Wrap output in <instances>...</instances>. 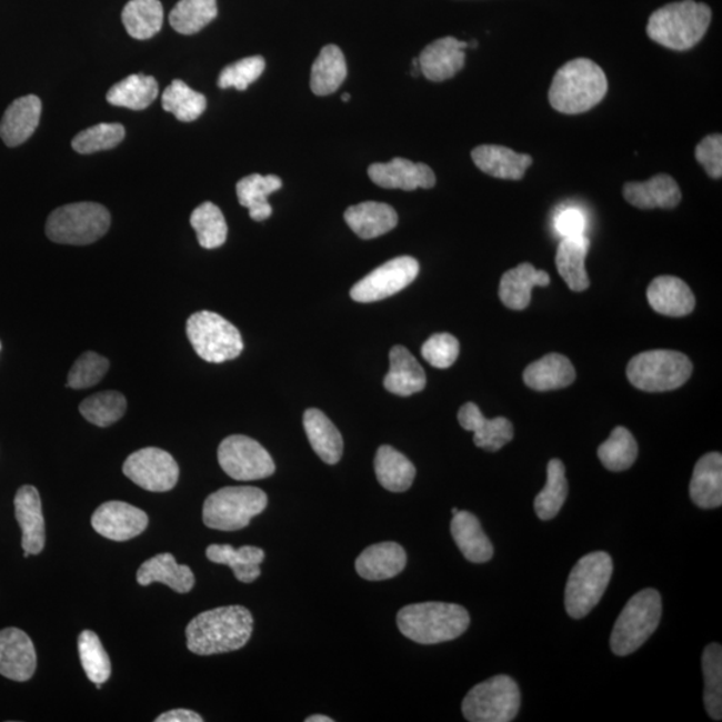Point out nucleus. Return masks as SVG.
<instances>
[{
	"label": "nucleus",
	"mask_w": 722,
	"mask_h": 722,
	"mask_svg": "<svg viewBox=\"0 0 722 722\" xmlns=\"http://www.w3.org/2000/svg\"><path fill=\"white\" fill-rule=\"evenodd\" d=\"M605 71L588 58H575L555 72L549 91L551 107L562 114L592 110L608 93Z\"/></svg>",
	"instance_id": "obj_2"
},
{
	"label": "nucleus",
	"mask_w": 722,
	"mask_h": 722,
	"mask_svg": "<svg viewBox=\"0 0 722 722\" xmlns=\"http://www.w3.org/2000/svg\"><path fill=\"white\" fill-rule=\"evenodd\" d=\"M661 615L662 601L658 590L645 589L632 596L610 636L613 653L625 658L639 650L658 630Z\"/></svg>",
	"instance_id": "obj_6"
},
{
	"label": "nucleus",
	"mask_w": 722,
	"mask_h": 722,
	"mask_svg": "<svg viewBox=\"0 0 722 722\" xmlns=\"http://www.w3.org/2000/svg\"><path fill=\"white\" fill-rule=\"evenodd\" d=\"M692 361L684 353L654 350L636 354L628 364V379L635 389L665 392L680 389L692 377Z\"/></svg>",
	"instance_id": "obj_8"
},
{
	"label": "nucleus",
	"mask_w": 722,
	"mask_h": 722,
	"mask_svg": "<svg viewBox=\"0 0 722 722\" xmlns=\"http://www.w3.org/2000/svg\"><path fill=\"white\" fill-rule=\"evenodd\" d=\"M523 380L531 390L540 392L561 390L574 383L575 370L563 354L549 353L524 370Z\"/></svg>",
	"instance_id": "obj_30"
},
{
	"label": "nucleus",
	"mask_w": 722,
	"mask_h": 722,
	"mask_svg": "<svg viewBox=\"0 0 722 722\" xmlns=\"http://www.w3.org/2000/svg\"><path fill=\"white\" fill-rule=\"evenodd\" d=\"M698 160L705 172L714 180L722 176V136L711 134L704 138L694 150Z\"/></svg>",
	"instance_id": "obj_53"
},
{
	"label": "nucleus",
	"mask_w": 722,
	"mask_h": 722,
	"mask_svg": "<svg viewBox=\"0 0 722 722\" xmlns=\"http://www.w3.org/2000/svg\"><path fill=\"white\" fill-rule=\"evenodd\" d=\"M187 334L199 357L209 363L239 358L244 343L238 328L220 314L201 311L188 319Z\"/></svg>",
	"instance_id": "obj_11"
},
{
	"label": "nucleus",
	"mask_w": 722,
	"mask_h": 722,
	"mask_svg": "<svg viewBox=\"0 0 722 722\" xmlns=\"http://www.w3.org/2000/svg\"><path fill=\"white\" fill-rule=\"evenodd\" d=\"M305 722H333V720L331 718H327V715L314 714L311 715V718H308Z\"/></svg>",
	"instance_id": "obj_56"
},
{
	"label": "nucleus",
	"mask_w": 722,
	"mask_h": 722,
	"mask_svg": "<svg viewBox=\"0 0 722 722\" xmlns=\"http://www.w3.org/2000/svg\"><path fill=\"white\" fill-rule=\"evenodd\" d=\"M419 269L418 260L410 255L390 260L354 284L351 298L358 303H375L393 297L418 278Z\"/></svg>",
	"instance_id": "obj_13"
},
{
	"label": "nucleus",
	"mask_w": 722,
	"mask_h": 722,
	"mask_svg": "<svg viewBox=\"0 0 722 722\" xmlns=\"http://www.w3.org/2000/svg\"><path fill=\"white\" fill-rule=\"evenodd\" d=\"M37 669V652L30 636L17 628L0 630V674L12 681H29Z\"/></svg>",
	"instance_id": "obj_16"
},
{
	"label": "nucleus",
	"mask_w": 722,
	"mask_h": 722,
	"mask_svg": "<svg viewBox=\"0 0 722 722\" xmlns=\"http://www.w3.org/2000/svg\"><path fill=\"white\" fill-rule=\"evenodd\" d=\"M469 46L454 37L437 39L420 52V72L431 82L451 80L463 69Z\"/></svg>",
	"instance_id": "obj_17"
},
{
	"label": "nucleus",
	"mask_w": 722,
	"mask_h": 722,
	"mask_svg": "<svg viewBox=\"0 0 722 722\" xmlns=\"http://www.w3.org/2000/svg\"><path fill=\"white\" fill-rule=\"evenodd\" d=\"M407 554L395 542L372 544L358 556V574L367 581H385L397 576L404 570Z\"/></svg>",
	"instance_id": "obj_26"
},
{
	"label": "nucleus",
	"mask_w": 722,
	"mask_h": 722,
	"mask_svg": "<svg viewBox=\"0 0 722 722\" xmlns=\"http://www.w3.org/2000/svg\"><path fill=\"white\" fill-rule=\"evenodd\" d=\"M369 176L380 188L402 189L405 192H412L418 188L431 189L437 183L435 173L429 166L400 159V157L389 163H372Z\"/></svg>",
	"instance_id": "obj_18"
},
{
	"label": "nucleus",
	"mask_w": 722,
	"mask_h": 722,
	"mask_svg": "<svg viewBox=\"0 0 722 722\" xmlns=\"http://www.w3.org/2000/svg\"><path fill=\"white\" fill-rule=\"evenodd\" d=\"M281 188L282 181L278 176L251 174L240 180L235 190H238L239 202L249 209L251 219L265 221L273 212L268 195L278 192Z\"/></svg>",
	"instance_id": "obj_36"
},
{
	"label": "nucleus",
	"mask_w": 722,
	"mask_h": 722,
	"mask_svg": "<svg viewBox=\"0 0 722 722\" xmlns=\"http://www.w3.org/2000/svg\"><path fill=\"white\" fill-rule=\"evenodd\" d=\"M42 102L37 96L18 98L0 121V138L9 148H17L36 133L41 121Z\"/></svg>",
	"instance_id": "obj_22"
},
{
	"label": "nucleus",
	"mask_w": 722,
	"mask_h": 722,
	"mask_svg": "<svg viewBox=\"0 0 722 722\" xmlns=\"http://www.w3.org/2000/svg\"><path fill=\"white\" fill-rule=\"evenodd\" d=\"M219 463L235 481H260L274 474L275 465L269 452L252 438L232 435L219 448Z\"/></svg>",
	"instance_id": "obj_12"
},
{
	"label": "nucleus",
	"mask_w": 722,
	"mask_h": 722,
	"mask_svg": "<svg viewBox=\"0 0 722 722\" xmlns=\"http://www.w3.org/2000/svg\"><path fill=\"white\" fill-rule=\"evenodd\" d=\"M639 457V444H636L632 432L625 427H615L606 442L599 448V458L605 469L620 472L632 468Z\"/></svg>",
	"instance_id": "obj_45"
},
{
	"label": "nucleus",
	"mask_w": 722,
	"mask_h": 722,
	"mask_svg": "<svg viewBox=\"0 0 722 722\" xmlns=\"http://www.w3.org/2000/svg\"><path fill=\"white\" fill-rule=\"evenodd\" d=\"M344 220L360 239L380 238L398 225L395 209L383 202L367 201L348 208Z\"/></svg>",
	"instance_id": "obj_27"
},
{
	"label": "nucleus",
	"mask_w": 722,
	"mask_h": 722,
	"mask_svg": "<svg viewBox=\"0 0 722 722\" xmlns=\"http://www.w3.org/2000/svg\"><path fill=\"white\" fill-rule=\"evenodd\" d=\"M348 74L345 57L338 46L328 44L320 51L311 71V89L319 97L333 94Z\"/></svg>",
	"instance_id": "obj_37"
},
{
	"label": "nucleus",
	"mask_w": 722,
	"mask_h": 722,
	"mask_svg": "<svg viewBox=\"0 0 722 722\" xmlns=\"http://www.w3.org/2000/svg\"><path fill=\"white\" fill-rule=\"evenodd\" d=\"M109 367V360L101 354L93 351L83 353L69 372L68 387L74 390L90 389L101 382Z\"/></svg>",
	"instance_id": "obj_50"
},
{
	"label": "nucleus",
	"mask_w": 722,
	"mask_h": 722,
	"mask_svg": "<svg viewBox=\"0 0 722 722\" xmlns=\"http://www.w3.org/2000/svg\"><path fill=\"white\" fill-rule=\"evenodd\" d=\"M702 672H704V702L709 715L715 721L722 719V648L711 643L702 653Z\"/></svg>",
	"instance_id": "obj_46"
},
{
	"label": "nucleus",
	"mask_w": 722,
	"mask_h": 722,
	"mask_svg": "<svg viewBox=\"0 0 722 722\" xmlns=\"http://www.w3.org/2000/svg\"><path fill=\"white\" fill-rule=\"evenodd\" d=\"M265 70V59L262 57H249L227 66L219 77V88H234L244 91L249 84L259 80Z\"/></svg>",
	"instance_id": "obj_51"
},
{
	"label": "nucleus",
	"mask_w": 722,
	"mask_h": 722,
	"mask_svg": "<svg viewBox=\"0 0 722 722\" xmlns=\"http://www.w3.org/2000/svg\"><path fill=\"white\" fill-rule=\"evenodd\" d=\"M217 0H180L170 12V26L182 36H193L214 21Z\"/></svg>",
	"instance_id": "obj_42"
},
{
	"label": "nucleus",
	"mask_w": 722,
	"mask_h": 722,
	"mask_svg": "<svg viewBox=\"0 0 722 722\" xmlns=\"http://www.w3.org/2000/svg\"><path fill=\"white\" fill-rule=\"evenodd\" d=\"M252 632L253 616L247 608H217L189 622L187 646L199 655L234 652L247 645Z\"/></svg>",
	"instance_id": "obj_1"
},
{
	"label": "nucleus",
	"mask_w": 722,
	"mask_h": 722,
	"mask_svg": "<svg viewBox=\"0 0 722 722\" xmlns=\"http://www.w3.org/2000/svg\"><path fill=\"white\" fill-rule=\"evenodd\" d=\"M427 378L423 367L402 345L390 352V371L384 378L385 390L398 397H411L425 389Z\"/></svg>",
	"instance_id": "obj_28"
},
{
	"label": "nucleus",
	"mask_w": 722,
	"mask_h": 722,
	"mask_svg": "<svg viewBox=\"0 0 722 722\" xmlns=\"http://www.w3.org/2000/svg\"><path fill=\"white\" fill-rule=\"evenodd\" d=\"M127 398L121 392L104 391L84 399L80 404L82 417L97 427H109L127 412Z\"/></svg>",
	"instance_id": "obj_47"
},
{
	"label": "nucleus",
	"mask_w": 722,
	"mask_h": 722,
	"mask_svg": "<svg viewBox=\"0 0 722 722\" xmlns=\"http://www.w3.org/2000/svg\"><path fill=\"white\" fill-rule=\"evenodd\" d=\"M137 581L141 586L161 582L177 593H189L194 586V574L187 564H179L172 554L163 553L150 558L137 571Z\"/></svg>",
	"instance_id": "obj_29"
},
{
	"label": "nucleus",
	"mask_w": 722,
	"mask_h": 722,
	"mask_svg": "<svg viewBox=\"0 0 722 722\" xmlns=\"http://www.w3.org/2000/svg\"><path fill=\"white\" fill-rule=\"evenodd\" d=\"M207 556L209 561L231 568L240 582L251 583L261 574L265 551L255 546L234 549L231 544H210Z\"/></svg>",
	"instance_id": "obj_35"
},
{
	"label": "nucleus",
	"mask_w": 722,
	"mask_h": 722,
	"mask_svg": "<svg viewBox=\"0 0 722 722\" xmlns=\"http://www.w3.org/2000/svg\"><path fill=\"white\" fill-rule=\"evenodd\" d=\"M375 472L380 484L391 492L409 490L417 477V469L402 452L382 445L375 457Z\"/></svg>",
	"instance_id": "obj_38"
},
{
	"label": "nucleus",
	"mask_w": 722,
	"mask_h": 722,
	"mask_svg": "<svg viewBox=\"0 0 722 722\" xmlns=\"http://www.w3.org/2000/svg\"><path fill=\"white\" fill-rule=\"evenodd\" d=\"M341 100H343V102L350 101L351 100V94L344 93L343 97H341Z\"/></svg>",
	"instance_id": "obj_57"
},
{
	"label": "nucleus",
	"mask_w": 722,
	"mask_h": 722,
	"mask_svg": "<svg viewBox=\"0 0 722 722\" xmlns=\"http://www.w3.org/2000/svg\"><path fill=\"white\" fill-rule=\"evenodd\" d=\"M623 197L639 209H672L682 199L679 183L669 174H658L645 182H628L623 187Z\"/></svg>",
	"instance_id": "obj_25"
},
{
	"label": "nucleus",
	"mask_w": 722,
	"mask_h": 722,
	"mask_svg": "<svg viewBox=\"0 0 722 722\" xmlns=\"http://www.w3.org/2000/svg\"><path fill=\"white\" fill-rule=\"evenodd\" d=\"M91 524L98 534L108 540L123 542L141 535L148 529L149 518L134 505L111 501L96 510Z\"/></svg>",
	"instance_id": "obj_15"
},
{
	"label": "nucleus",
	"mask_w": 722,
	"mask_h": 722,
	"mask_svg": "<svg viewBox=\"0 0 722 722\" xmlns=\"http://www.w3.org/2000/svg\"><path fill=\"white\" fill-rule=\"evenodd\" d=\"M472 161L483 173L495 179L520 181L533 166V157L514 152L501 144H481L472 150Z\"/></svg>",
	"instance_id": "obj_21"
},
{
	"label": "nucleus",
	"mask_w": 722,
	"mask_h": 722,
	"mask_svg": "<svg viewBox=\"0 0 722 722\" xmlns=\"http://www.w3.org/2000/svg\"><path fill=\"white\" fill-rule=\"evenodd\" d=\"M267 505L268 497L258 488H224L207 498L202 520L209 529L238 531L247 528L252 518L260 515Z\"/></svg>",
	"instance_id": "obj_9"
},
{
	"label": "nucleus",
	"mask_w": 722,
	"mask_h": 722,
	"mask_svg": "<svg viewBox=\"0 0 722 722\" xmlns=\"http://www.w3.org/2000/svg\"><path fill=\"white\" fill-rule=\"evenodd\" d=\"M81 664L88 679L94 684H104L110 679L111 664L100 636L91 630H84L78 639Z\"/></svg>",
	"instance_id": "obj_48"
},
{
	"label": "nucleus",
	"mask_w": 722,
	"mask_h": 722,
	"mask_svg": "<svg viewBox=\"0 0 722 722\" xmlns=\"http://www.w3.org/2000/svg\"><path fill=\"white\" fill-rule=\"evenodd\" d=\"M554 228L562 239L583 235L588 228L586 214L574 207L563 208L555 215Z\"/></svg>",
	"instance_id": "obj_54"
},
{
	"label": "nucleus",
	"mask_w": 722,
	"mask_h": 722,
	"mask_svg": "<svg viewBox=\"0 0 722 722\" xmlns=\"http://www.w3.org/2000/svg\"><path fill=\"white\" fill-rule=\"evenodd\" d=\"M162 108L181 122H193L205 111L207 98L190 89L185 82L174 80L163 91Z\"/></svg>",
	"instance_id": "obj_44"
},
{
	"label": "nucleus",
	"mask_w": 722,
	"mask_h": 722,
	"mask_svg": "<svg viewBox=\"0 0 722 722\" xmlns=\"http://www.w3.org/2000/svg\"><path fill=\"white\" fill-rule=\"evenodd\" d=\"M712 21V10L694 0L669 3L649 18L648 37L653 42L674 51L694 48L706 34Z\"/></svg>",
	"instance_id": "obj_4"
},
{
	"label": "nucleus",
	"mask_w": 722,
	"mask_h": 722,
	"mask_svg": "<svg viewBox=\"0 0 722 722\" xmlns=\"http://www.w3.org/2000/svg\"><path fill=\"white\" fill-rule=\"evenodd\" d=\"M159 97V83L156 78L133 74L124 78L108 91L107 100L118 108L144 110Z\"/></svg>",
	"instance_id": "obj_39"
},
{
	"label": "nucleus",
	"mask_w": 722,
	"mask_h": 722,
	"mask_svg": "<svg viewBox=\"0 0 722 722\" xmlns=\"http://www.w3.org/2000/svg\"><path fill=\"white\" fill-rule=\"evenodd\" d=\"M521 708V692L509 675H495L475 685L462 704L464 719L470 722H510Z\"/></svg>",
	"instance_id": "obj_10"
},
{
	"label": "nucleus",
	"mask_w": 722,
	"mask_h": 722,
	"mask_svg": "<svg viewBox=\"0 0 722 722\" xmlns=\"http://www.w3.org/2000/svg\"><path fill=\"white\" fill-rule=\"evenodd\" d=\"M123 140L124 128L121 123H98L78 133L71 144L77 153L93 154L114 149Z\"/></svg>",
	"instance_id": "obj_49"
},
{
	"label": "nucleus",
	"mask_w": 722,
	"mask_h": 722,
	"mask_svg": "<svg viewBox=\"0 0 722 722\" xmlns=\"http://www.w3.org/2000/svg\"><path fill=\"white\" fill-rule=\"evenodd\" d=\"M398 628L407 639L422 645L457 640L470 626V614L457 603H413L399 610Z\"/></svg>",
	"instance_id": "obj_3"
},
{
	"label": "nucleus",
	"mask_w": 722,
	"mask_h": 722,
	"mask_svg": "<svg viewBox=\"0 0 722 722\" xmlns=\"http://www.w3.org/2000/svg\"><path fill=\"white\" fill-rule=\"evenodd\" d=\"M613 574V560L605 551L582 556L569 575L564 606L574 620L585 619L599 605Z\"/></svg>",
	"instance_id": "obj_5"
},
{
	"label": "nucleus",
	"mask_w": 722,
	"mask_h": 722,
	"mask_svg": "<svg viewBox=\"0 0 722 722\" xmlns=\"http://www.w3.org/2000/svg\"><path fill=\"white\" fill-rule=\"evenodd\" d=\"M458 509H452V515H455L458 513Z\"/></svg>",
	"instance_id": "obj_58"
},
{
	"label": "nucleus",
	"mask_w": 722,
	"mask_h": 722,
	"mask_svg": "<svg viewBox=\"0 0 722 722\" xmlns=\"http://www.w3.org/2000/svg\"><path fill=\"white\" fill-rule=\"evenodd\" d=\"M0 350H2V343H0Z\"/></svg>",
	"instance_id": "obj_59"
},
{
	"label": "nucleus",
	"mask_w": 722,
	"mask_h": 722,
	"mask_svg": "<svg viewBox=\"0 0 722 722\" xmlns=\"http://www.w3.org/2000/svg\"><path fill=\"white\" fill-rule=\"evenodd\" d=\"M110 222L109 210L100 203H69L49 215L46 234L57 244L89 245L108 233Z\"/></svg>",
	"instance_id": "obj_7"
},
{
	"label": "nucleus",
	"mask_w": 722,
	"mask_h": 722,
	"mask_svg": "<svg viewBox=\"0 0 722 722\" xmlns=\"http://www.w3.org/2000/svg\"><path fill=\"white\" fill-rule=\"evenodd\" d=\"M569 484L566 469L560 459H551L548 465V482L534 501V510L542 521L553 520L566 502Z\"/></svg>",
	"instance_id": "obj_41"
},
{
	"label": "nucleus",
	"mask_w": 722,
	"mask_h": 722,
	"mask_svg": "<svg viewBox=\"0 0 722 722\" xmlns=\"http://www.w3.org/2000/svg\"><path fill=\"white\" fill-rule=\"evenodd\" d=\"M648 301L655 312L669 318L686 317L695 307L692 289L674 275H660L650 282Z\"/></svg>",
	"instance_id": "obj_23"
},
{
	"label": "nucleus",
	"mask_w": 722,
	"mask_h": 722,
	"mask_svg": "<svg viewBox=\"0 0 722 722\" xmlns=\"http://www.w3.org/2000/svg\"><path fill=\"white\" fill-rule=\"evenodd\" d=\"M549 284L548 272L540 271L530 262H522L502 275L501 284H499V298L510 310L523 311L530 305L533 289Z\"/></svg>",
	"instance_id": "obj_24"
},
{
	"label": "nucleus",
	"mask_w": 722,
	"mask_h": 722,
	"mask_svg": "<svg viewBox=\"0 0 722 722\" xmlns=\"http://www.w3.org/2000/svg\"><path fill=\"white\" fill-rule=\"evenodd\" d=\"M459 423L465 431L474 432L477 448L495 452L513 441L514 427L509 419H485L475 403H465L458 412Z\"/></svg>",
	"instance_id": "obj_19"
},
{
	"label": "nucleus",
	"mask_w": 722,
	"mask_h": 722,
	"mask_svg": "<svg viewBox=\"0 0 722 722\" xmlns=\"http://www.w3.org/2000/svg\"><path fill=\"white\" fill-rule=\"evenodd\" d=\"M304 429L308 441L321 461L337 464L343 457V437L330 418L318 409L307 410L304 413Z\"/></svg>",
	"instance_id": "obj_34"
},
{
	"label": "nucleus",
	"mask_w": 722,
	"mask_h": 722,
	"mask_svg": "<svg viewBox=\"0 0 722 722\" xmlns=\"http://www.w3.org/2000/svg\"><path fill=\"white\" fill-rule=\"evenodd\" d=\"M590 249L586 234L562 239L555 254V265L571 291L583 292L590 287L585 261Z\"/></svg>",
	"instance_id": "obj_31"
},
{
	"label": "nucleus",
	"mask_w": 722,
	"mask_h": 722,
	"mask_svg": "<svg viewBox=\"0 0 722 722\" xmlns=\"http://www.w3.org/2000/svg\"><path fill=\"white\" fill-rule=\"evenodd\" d=\"M157 722H202L203 719L199 713L189 711V709H174L156 719Z\"/></svg>",
	"instance_id": "obj_55"
},
{
	"label": "nucleus",
	"mask_w": 722,
	"mask_h": 722,
	"mask_svg": "<svg viewBox=\"0 0 722 722\" xmlns=\"http://www.w3.org/2000/svg\"><path fill=\"white\" fill-rule=\"evenodd\" d=\"M451 534L465 560L472 563L489 562L494 548L485 535L481 522L469 511H458L451 521Z\"/></svg>",
	"instance_id": "obj_33"
},
{
	"label": "nucleus",
	"mask_w": 722,
	"mask_h": 722,
	"mask_svg": "<svg viewBox=\"0 0 722 722\" xmlns=\"http://www.w3.org/2000/svg\"><path fill=\"white\" fill-rule=\"evenodd\" d=\"M190 225L194 229L197 240L205 249H215L225 244L228 225L224 214L213 202H203L190 215Z\"/></svg>",
	"instance_id": "obj_43"
},
{
	"label": "nucleus",
	"mask_w": 722,
	"mask_h": 722,
	"mask_svg": "<svg viewBox=\"0 0 722 722\" xmlns=\"http://www.w3.org/2000/svg\"><path fill=\"white\" fill-rule=\"evenodd\" d=\"M122 22L131 38L140 41L153 38L163 23L160 0H130L122 11Z\"/></svg>",
	"instance_id": "obj_40"
},
{
	"label": "nucleus",
	"mask_w": 722,
	"mask_h": 722,
	"mask_svg": "<svg viewBox=\"0 0 722 722\" xmlns=\"http://www.w3.org/2000/svg\"><path fill=\"white\" fill-rule=\"evenodd\" d=\"M691 498L700 509H718L722 504V455L709 452L694 465Z\"/></svg>",
	"instance_id": "obj_32"
},
{
	"label": "nucleus",
	"mask_w": 722,
	"mask_h": 722,
	"mask_svg": "<svg viewBox=\"0 0 722 722\" xmlns=\"http://www.w3.org/2000/svg\"><path fill=\"white\" fill-rule=\"evenodd\" d=\"M459 341L450 333H435L422 347V357L435 369H450L459 357Z\"/></svg>",
	"instance_id": "obj_52"
},
{
	"label": "nucleus",
	"mask_w": 722,
	"mask_h": 722,
	"mask_svg": "<svg viewBox=\"0 0 722 722\" xmlns=\"http://www.w3.org/2000/svg\"><path fill=\"white\" fill-rule=\"evenodd\" d=\"M16 518L22 529L24 556L42 553L46 543L41 497L34 485H23L16 495Z\"/></svg>",
	"instance_id": "obj_20"
},
{
	"label": "nucleus",
	"mask_w": 722,
	"mask_h": 722,
	"mask_svg": "<svg viewBox=\"0 0 722 722\" xmlns=\"http://www.w3.org/2000/svg\"><path fill=\"white\" fill-rule=\"evenodd\" d=\"M122 470L131 482L152 492L173 490L180 477L174 458L156 448L138 450L127 459Z\"/></svg>",
	"instance_id": "obj_14"
}]
</instances>
